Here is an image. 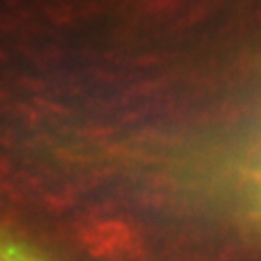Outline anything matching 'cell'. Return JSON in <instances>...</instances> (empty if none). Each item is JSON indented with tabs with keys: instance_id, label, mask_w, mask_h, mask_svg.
Masks as SVG:
<instances>
[{
	"instance_id": "cell-1",
	"label": "cell",
	"mask_w": 261,
	"mask_h": 261,
	"mask_svg": "<svg viewBox=\"0 0 261 261\" xmlns=\"http://www.w3.org/2000/svg\"><path fill=\"white\" fill-rule=\"evenodd\" d=\"M0 261H37L31 256H27L26 252L18 251L15 247H7V249H0Z\"/></svg>"
}]
</instances>
